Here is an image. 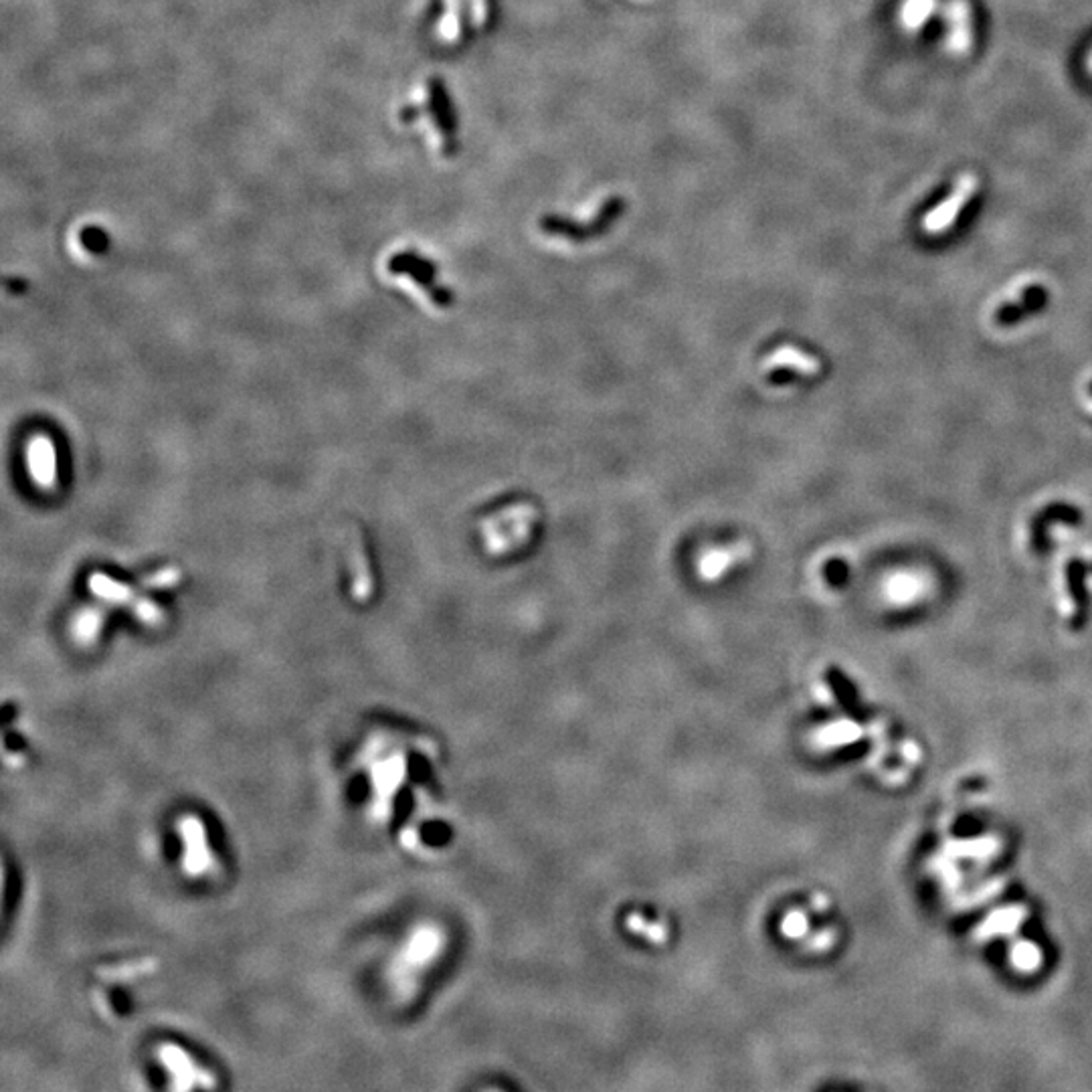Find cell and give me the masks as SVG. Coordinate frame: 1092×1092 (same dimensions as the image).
<instances>
[{
  "label": "cell",
  "mask_w": 1092,
  "mask_h": 1092,
  "mask_svg": "<svg viewBox=\"0 0 1092 1092\" xmlns=\"http://www.w3.org/2000/svg\"><path fill=\"white\" fill-rule=\"evenodd\" d=\"M979 189V180L975 174H963L955 182V187L944 197L937 207H933L923 219V229L929 235L944 233L947 229L957 223L963 209L969 205V200L975 197Z\"/></svg>",
  "instance_id": "cell-1"
},
{
  "label": "cell",
  "mask_w": 1092,
  "mask_h": 1092,
  "mask_svg": "<svg viewBox=\"0 0 1092 1092\" xmlns=\"http://www.w3.org/2000/svg\"><path fill=\"white\" fill-rule=\"evenodd\" d=\"M947 47L951 53L963 55L971 49L973 45V21H971V6L967 0H949L947 11Z\"/></svg>",
  "instance_id": "cell-2"
},
{
  "label": "cell",
  "mask_w": 1092,
  "mask_h": 1092,
  "mask_svg": "<svg viewBox=\"0 0 1092 1092\" xmlns=\"http://www.w3.org/2000/svg\"><path fill=\"white\" fill-rule=\"evenodd\" d=\"M31 470L35 474L36 482H41V484L53 482L55 455H53V447L47 439L39 437L35 444H31Z\"/></svg>",
  "instance_id": "cell-3"
},
{
  "label": "cell",
  "mask_w": 1092,
  "mask_h": 1092,
  "mask_svg": "<svg viewBox=\"0 0 1092 1092\" xmlns=\"http://www.w3.org/2000/svg\"><path fill=\"white\" fill-rule=\"evenodd\" d=\"M937 8V0H904L901 8V25L906 31H919Z\"/></svg>",
  "instance_id": "cell-4"
},
{
  "label": "cell",
  "mask_w": 1092,
  "mask_h": 1092,
  "mask_svg": "<svg viewBox=\"0 0 1092 1092\" xmlns=\"http://www.w3.org/2000/svg\"><path fill=\"white\" fill-rule=\"evenodd\" d=\"M1042 301H1044V293H1042V290H1038V288H1036V290H1034V288H1032V290H1027V291L1024 293V298H1022L1020 301H1017V304H1014V306H1005V308H1002V310L997 311V322H1002V324L1015 322V320H1017V318H1022V316L1026 314V311H1030V310L1040 308V306H1042Z\"/></svg>",
  "instance_id": "cell-5"
},
{
  "label": "cell",
  "mask_w": 1092,
  "mask_h": 1092,
  "mask_svg": "<svg viewBox=\"0 0 1092 1092\" xmlns=\"http://www.w3.org/2000/svg\"><path fill=\"white\" fill-rule=\"evenodd\" d=\"M1058 520L1075 522L1077 525V522L1080 520V514L1075 508H1066V506H1054V508H1048L1046 512H1042L1040 516L1034 520V536H1032L1034 546L1042 545V530Z\"/></svg>",
  "instance_id": "cell-6"
},
{
  "label": "cell",
  "mask_w": 1092,
  "mask_h": 1092,
  "mask_svg": "<svg viewBox=\"0 0 1092 1092\" xmlns=\"http://www.w3.org/2000/svg\"><path fill=\"white\" fill-rule=\"evenodd\" d=\"M1085 577H1087V568L1080 561H1070L1066 566V583H1068V591L1072 603H1075V611L1082 613L1087 607V595H1085Z\"/></svg>",
  "instance_id": "cell-7"
},
{
  "label": "cell",
  "mask_w": 1092,
  "mask_h": 1092,
  "mask_svg": "<svg viewBox=\"0 0 1092 1092\" xmlns=\"http://www.w3.org/2000/svg\"><path fill=\"white\" fill-rule=\"evenodd\" d=\"M1087 67H1088V71H1090V73H1092V51H1090V55H1088V61H1087Z\"/></svg>",
  "instance_id": "cell-8"
},
{
  "label": "cell",
  "mask_w": 1092,
  "mask_h": 1092,
  "mask_svg": "<svg viewBox=\"0 0 1092 1092\" xmlns=\"http://www.w3.org/2000/svg\"><path fill=\"white\" fill-rule=\"evenodd\" d=\"M1090 391H1092V384H1090Z\"/></svg>",
  "instance_id": "cell-9"
}]
</instances>
